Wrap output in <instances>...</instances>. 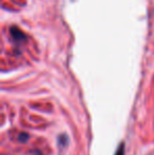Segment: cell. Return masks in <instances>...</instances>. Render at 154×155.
I'll return each instance as SVG.
<instances>
[{
  "mask_svg": "<svg viewBox=\"0 0 154 155\" xmlns=\"http://www.w3.org/2000/svg\"><path fill=\"white\" fill-rule=\"evenodd\" d=\"M10 33L13 40L16 43H18V45H21V43L27 41V35L21 31V30H19L18 28H11Z\"/></svg>",
  "mask_w": 154,
  "mask_h": 155,
  "instance_id": "6da1fadb",
  "label": "cell"
},
{
  "mask_svg": "<svg viewBox=\"0 0 154 155\" xmlns=\"http://www.w3.org/2000/svg\"><path fill=\"white\" fill-rule=\"evenodd\" d=\"M29 138V135L27 134V133H21L20 135H19V140L22 141V143H25V141H27V139Z\"/></svg>",
  "mask_w": 154,
  "mask_h": 155,
  "instance_id": "3957f363",
  "label": "cell"
},
{
  "mask_svg": "<svg viewBox=\"0 0 154 155\" xmlns=\"http://www.w3.org/2000/svg\"><path fill=\"white\" fill-rule=\"evenodd\" d=\"M115 155H125V149H123V143H120L119 148L117 149Z\"/></svg>",
  "mask_w": 154,
  "mask_h": 155,
  "instance_id": "7a4b0ae2",
  "label": "cell"
}]
</instances>
